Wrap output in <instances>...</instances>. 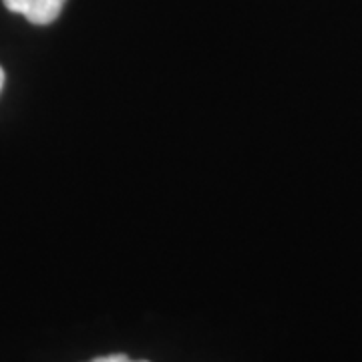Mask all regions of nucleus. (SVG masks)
<instances>
[{"instance_id": "nucleus-2", "label": "nucleus", "mask_w": 362, "mask_h": 362, "mask_svg": "<svg viewBox=\"0 0 362 362\" xmlns=\"http://www.w3.org/2000/svg\"><path fill=\"white\" fill-rule=\"evenodd\" d=\"M89 362H149V361H131L127 354H107V356H99Z\"/></svg>"}, {"instance_id": "nucleus-1", "label": "nucleus", "mask_w": 362, "mask_h": 362, "mask_svg": "<svg viewBox=\"0 0 362 362\" xmlns=\"http://www.w3.org/2000/svg\"><path fill=\"white\" fill-rule=\"evenodd\" d=\"M11 13L23 14L33 25H51L59 18L66 0H2Z\"/></svg>"}, {"instance_id": "nucleus-3", "label": "nucleus", "mask_w": 362, "mask_h": 362, "mask_svg": "<svg viewBox=\"0 0 362 362\" xmlns=\"http://www.w3.org/2000/svg\"><path fill=\"white\" fill-rule=\"evenodd\" d=\"M2 85H4V71H2V66H0V90H2Z\"/></svg>"}]
</instances>
